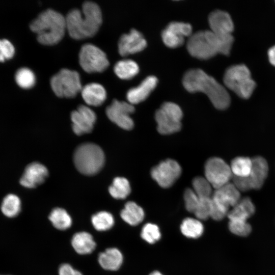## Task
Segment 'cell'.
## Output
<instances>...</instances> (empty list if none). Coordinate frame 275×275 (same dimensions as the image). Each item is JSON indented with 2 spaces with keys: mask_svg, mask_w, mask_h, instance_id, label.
Returning <instances> with one entry per match:
<instances>
[{
  "mask_svg": "<svg viewBox=\"0 0 275 275\" xmlns=\"http://www.w3.org/2000/svg\"><path fill=\"white\" fill-rule=\"evenodd\" d=\"M59 275H82L78 270L73 268L70 264H63L59 268Z\"/></svg>",
  "mask_w": 275,
  "mask_h": 275,
  "instance_id": "ab89813d",
  "label": "cell"
},
{
  "mask_svg": "<svg viewBox=\"0 0 275 275\" xmlns=\"http://www.w3.org/2000/svg\"><path fill=\"white\" fill-rule=\"evenodd\" d=\"M114 70L118 77L122 79H129L135 76L139 71L138 65L134 61L124 59L115 65Z\"/></svg>",
  "mask_w": 275,
  "mask_h": 275,
  "instance_id": "484cf974",
  "label": "cell"
},
{
  "mask_svg": "<svg viewBox=\"0 0 275 275\" xmlns=\"http://www.w3.org/2000/svg\"><path fill=\"white\" fill-rule=\"evenodd\" d=\"M233 40L232 35L221 36L210 30L202 31L189 37L187 49L193 57L205 60L217 53L229 54Z\"/></svg>",
  "mask_w": 275,
  "mask_h": 275,
  "instance_id": "3957f363",
  "label": "cell"
},
{
  "mask_svg": "<svg viewBox=\"0 0 275 275\" xmlns=\"http://www.w3.org/2000/svg\"><path fill=\"white\" fill-rule=\"evenodd\" d=\"M211 198H199L198 204L194 213L197 219L199 220H206L210 217L211 209Z\"/></svg>",
  "mask_w": 275,
  "mask_h": 275,
  "instance_id": "8d00e7d4",
  "label": "cell"
},
{
  "mask_svg": "<svg viewBox=\"0 0 275 275\" xmlns=\"http://www.w3.org/2000/svg\"><path fill=\"white\" fill-rule=\"evenodd\" d=\"M184 200L186 209L189 212L194 213L199 201V198L193 189L187 188L184 193Z\"/></svg>",
  "mask_w": 275,
  "mask_h": 275,
  "instance_id": "74e56055",
  "label": "cell"
},
{
  "mask_svg": "<svg viewBox=\"0 0 275 275\" xmlns=\"http://www.w3.org/2000/svg\"><path fill=\"white\" fill-rule=\"evenodd\" d=\"M98 261L104 269L115 271L122 264L123 256L121 251L116 248H108L99 254Z\"/></svg>",
  "mask_w": 275,
  "mask_h": 275,
  "instance_id": "7402d4cb",
  "label": "cell"
},
{
  "mask_svg": "<svg viewBox=\"0 0 275 275\" xmlns=\"http://www.w3.org/2000/svg\"><path fill=\"white\" fill-rule=\"evenodd\" d=\"M149 275H163V274L158 271H154L152 272Z\"/></svg>",
  "mask_w": 275,
  "mask_h": 275,
  "instance_id": "b9f144b4",
  "label": "cell"
},
{
  "mask_svg": "<svg viewBox=\"0 0 275 275\" xmlns=\"http://www.w3.org/2000/svg\"><path fill=\"white\" fill-rule=\"evenodd\" d=\"M252 158L239 156L234 158L230 165L233 177L243 178L248 177L252 168Z\"/></svg>",
  "mask_w": 275,
  "mask_h": 275,
  "instance_id": "4316f807",
  "label": "cell"
},
{
  "mask_svg": "<svg viewBox=\"0 0 275 275\" xmlns=\"http://www.w3.org/2000/svg\"><path fill=\"white\" fill-rule=\"evenodd\" d=\"M48 175V170L44 165L34 162L26 167L19 182L23 187L35 188L42 184Z\"/></svg>",
  "mask_w": 275,
  "mask_h": 275,
  "instance_id": "ac0fdd59",
  "label": "cell"
},
{
  "mask_svg": "<svg viewBox=\"0 0 275 275\" xmlns=\"http://www.w3.org/2000/svg\"><path fill=\"white\" fill-rule=\"evenodd\" d=\"M252 168L249 175L243 178L233 177V183L240 191L259 189L263 186L268 173L266 160L261 156L252 158Z\"/></svg>",
  "mask_w": 275,
  "mask_h": 275,
  "instance_id": "30bf717a",
  "label": "cell"
},
{
  "mask_svg": "<svg viewBox=\"0 0 275 275\" xmlns=\"http://www.w3.org/2000/svg\"><path fill=\"white\" fill-rule=\"evenodd\" d=\"M15 52L12 43L6 39H0V61L12 58Z\"/></svg>",
  "mask_w": 275,
  "mask_h": 275,
  "instance_id": "f35d334b",
  "label": "cell"
},
{
  "mask_svg": "<svg viewBox=\"0 0 275 275\" xmlns=\"http://www.w3.org/2000/svg\"><path fill=\"white\" fill-rule=\"evenodd\" d=\"M94 228L99 231H104L112 228L115 221L113 215L107 211H102L94 214L91 218Z\"/></svg>",
  "mask_w": 275,
  "mask_h": 275,
  "instance_id": "1f68e13d",
  "label": "cell"
},
{
  "mask_svg": "<svg viewBox=\"0 0 275 275\" xmlns=\"http://www.w3.org/2000/svg\"><path fill=\"white\" fill-rule=\"evenodd\" d=\"M71 244L74 250L80 255L91 253L96 245L92 235L87 232L75 233L72 238Z\"/></svg>",
  "mask_w": 275,
  "mask_h": 275,
  "instance_id": "cb8c5ba5",
  "label": "cell"
},
{
  "mask_svg": "<svg viewBox=\"0 0 275 275\" xmlns=\"http://www.w3.org/2000/svg\"><path fill=\"white\" fill-rule=\"evenodd\" d=\"M228 228L231 233L241 237L249 235L252 231L250 224L247 221L243 220H229Z\"/></svg>",
  "mask_w": 275,
  "mask_h": 275,
  "instance_id": "d590c367",
  "label": "cell"
},
{
  "mask_svg": "<svg viewBox=\"0 0 275 275\" xmlns=\"http://www.w3.org/2000/svg\"><path fill=\"white\" fill-rule=\"evenodd\" d=\"M71 119L73 131L76 134L80 135L91 132L96 120V115L88 106L80 105L71 113Z\"/></svg>",
  "mask_w": 275,
  "mask_h": 275,
  "instance_id": "2e32d148",
  "label": "cell"
},
{
  "mask_svg": "<svg viewBox=\"0 0 275 275\" xmlns=\"http://www.w3.org/2000/svg\"><path fill=\"white\" fill-rule=\"evenodd\" d=\"M109 193L117 199H124L130 193L131 188L128 181L124 177H116L109 186Z\"/></svg>",
  "mask_w": 275,
  "mask_h": 275,
  "instance_id": "f546056e",
  "label": "cell"
},
{
  "mask_svg": "<svg viewBox=\"0 0 275 275\" xmlns=\"http://www.w3.org/2000/svg\"><path fill=\"white\" fill-rule=\"evenodd\" d=\"M30 27L37 34L38 42L47 45L58 43L64 37L67 29L65 17L51 9L40 13L30 23Z\"/></svg>",
  "mask_w": 275,
  "mask_h": 275,
  "instance_id": "277c9868",
  "label": "cell"
},
{
  "mask_svg": "<svg viewBox=\"0 0 275 275\" xmlns=\"http://www.w3.org/2000/svg\"><path fill=\"white\" fill-rule=\"evenodd\" d=\"M268 56L270 63L275 66V46L269 49Z\"/></svg>",
  "mask_w": 275,
  "mask_h": 275,
  "instance_id": "60d3db41",
  "label": "cell"
},
{
  "mask_svg": "<svg viewBox=\"0 0 275 275\" xmlns=\"http://www.w3.org/2000/svg\"><path fill=\"white\" fill-rule=\"evenodd\" d=\"M82 97L89 105H101L106 98V92L100 84L92 82L85 85L81 90Z\"/></svg>",
  "mask_w": 275,
  "mask_h": 275,
  "instance_id": "44dd1931",
  "label": "cell"
},
{
  "mask_svg": "<svg viewBox=\"0 0 275 275\" xmlns=\"http://www.w3.org/2000/svg\"><path fill=\"white\" fill-rule=\"evenodd\" d=\"M79 63L82 69L88 73L101 72L109 66L105 52L90 43L81 46L79 53Z\"/></svg>",
  "mask_w": 275,
  "mask_h": 275,
  "instance_id": "8fae6325",
  "label": "cell"
},
{
  "mask_svg": "<svg viewBox=\"0 0 275 275\" xmlns=\"http://www.w3.org/2000/svg\"><path fill=\"white\" fill-rule=\"evenodd\" d=\"M255 211L252 200L248 197L241 199L238 203L230 209L227 215L229 220L247 221Z\"/></svg>",
  "mask_w": 275,
  "mask_h": 275,
  "instance_id": "603a6c76",
  "label": "cell"
},
{
  "mask_svg": "<svg viewBox=\"0 0 275 275\" xmlns=\"http://www.w3.org/2000/svg\"><path fill=\"white\" fill-rule=\"evenodd\" d=\"M240 191L232 182L215 189L211 196L210 217L215 221L222 220L229 211L241 199Z\"/></svg>",
  "mask_w": 275,
  "mask_h": 275,
  "instance_id": "8992f818",
  "label": "cell"
},
{
  "mask_svg": "<svg viewBox=\"0 0 275 275\" xmlns=\"http://www.w3.org/2000/svg\"><path fill=\"white\" fill-rule=\"evenodd\" d=\"M147 46V42L143 35L135 29H131L128 34L122 35L118 42V51L122 56L139 52Z\"/></svg>",
  "mask_w": 275,
  "mask_h": 275,
  "instance_id": "e0dca14e",
  "label": "cell"
},
{
  "mask_svg": "<svg viewBox=\"0 0 275 275\" xmlns=\"http://www.w3.org/2000/svg\"><path fill=\"white\" fill-rule=\"evenodd\" d=\"M192 184L193 190L199 198L211 197L212 186L205 177L198 176L195 178Z\"/></svg>",
  "mask_w": 275,
  "mask_h": 275,
  "instance_id": "836d02e7",
  "label": "cell"
},
{
  "mask_svg": "<svg viewBox=\"0 0 275 275\" xmlns=\"http://www.w3.org/2000/svg\"><path fill=\"white\" fill-rule=\"evenodd\" d=\"M66 28L69 36L75 39L91 37L98 31L102 21L99 6L92 1H86L81 11L74 9L65 17Z\"/></svg>",
  "mask_w": 275,
  "mask_h": 275,
  "instance_id": "6da1fadb",
  "label": "cell"
},
{
  "mask_svg": "<svg viewBox=\"0 0 275 275\" xmlns=\"http://www.w3.org/2000/svg\"><path fill=\"white\" fill-rule=\"evenodd\" d=\"M225 86L242 98H249L256 86L249 69L244 65L229 68L224 76Z\"/></svg>",
  "mask_w": 275,
  "mask_h": 275,
  "instance_id": "52a82bcc",
  "label": "cell"
},
{
  "mask_svg": "<svg viewBox=\"0 0 275 275\" xmlns=\"http://www.w3.org/2000/svg\"><path fill=\"white\" fill-rule=\"evenodd\" d=\"M180 228L182 234L189 238H198L204 232V226L200 220L191 217L184 219Z\"/></svg>",
  "mask_w": 275,
  "mask_h": 275,
  "instance_id": "83f0119b",
  "label": "cell"
},
{
  "mask_svg": "<svg viewBox=\"0 0 275 275\" xmlns=\"http://www.w3.org/2000/svg\"><path fill=\"white\" fill-rule=\"evenodd\" d=\"M49 219L58 230H65L72 225V219L68 212L61 208L53 209L49 215Z\"/></svg>",
  "mask_w": 275,
  "mask_h": 275,
  "instance_id": "f1b7e54d",
  "label": "cell"
},
{
  "mask_svg": "<svg viewBox=\"0 0 275 275\" xmlns=\"http://www.w3.org/2000/svg\"><path fill=\"white\" fill-rule=\"evenodd\" d=\"M141 236L147 242L153 244L160 239L161 233L157 225L147 223L142 229Z\"/></svg>",
  "mask_w": 275,
  "mask_h": 275,
  "instance_id": "e575fe53",
  "label": "cell"
},
{
  "mask_svg": "<svg viewBox=\"0 0 275 275\" xmlns=\"http://www.w3.org/2000/svg\"><path fill=\"white\" fill-rule=\"evenodd\" d=\"M181 168L175 160L168 159L152 168V178L163 188L171 186L180 176Z\"/></svg>",
  "mask_w": 275,
  "mask_h": 275,
  "instance_id": "4fadbf2b",
  "label": "cell"
},
{
  "mask_svg": "<svg viewBox=\"0 0 275 275\" xmlns=\"http://www.w3.org/2000/svg\"><path fill=\"white\" fill-rule=\"evenodd\" d=\"M204 173L205 178L215 189L230 182L233 178L230 165L217 157L210 158L207 160Z\"/></svg>",
  "mask_w": 275,
  "mask_h": 275,
  "instance_id": "7c38bea8",
  "label": "cell"
},
{
  "mask_svg": "<svg viewBox=\"0 0 275 275\" xmlns=\"http://www.w3.org/2000/svg\"><path fill=\"white\" fill-rule=\"evenodd\" d=\"M182 83L189 92L205 94L217 109H225L230 105V97L225 87L202 70L187 71L183 76Z\"/></svg>",
  "mask_w": 275,
  "mask_h": 275,
  "instance_id": "7a4b0ae2",
  "label": "cell"
},
{
  "mask_svg": "<svg viewBox=\"0 0 275 275\" xmlns=\"http://www.w3.org/2000/svg\"><path fill=\"white\" fill-rule=\"evenodd\" d=\"M182 116V110L177 104L171 102L163 103L155 114L158 131L162 134L178 131L181 129Z\"/></svg>",
  "mask_w": 275,
  "mask_h": 275,
  "instance_id": "9c48e42d",
  "label": "cell"
},
{
  "mask_svg": "<svg viewBox=\"0 0 275 275\" xmlns=\"http://www.w3.org/2000/svg\"><path fill=\"white\" fill-rule=\"evenodd\" d=\"M192 27L187 23L174 21L170 23L161 33L162 40L170 48H176L182 45L185 37L192 34Z\"/></svg>",
  "mask_w": 275,
  "mask_h": 275,
  "instance_id": "9a60e30c",
  "label": "cell"
},
{
  "mask_svg": "<svg viewBox=\"0 0 275 275\" xmlns=\"http://www.w3.org/2000/svg\"><path fill=\"white\" fill-rule=\"evenodd\" d=\"M105 160L102 149L94 143L80 145L75 149L73 161L76 169L81 174L91 176L98 173L102 168Z\"/></svg>",
  "mask_w": 275,
  "mask_h": 275,
  "instance_id": "5b68a950",
  "label": "cell"
},
{
  "mask_svg": "<svg viewBox=\"0 0 275 275\" xmlns=\"http://www.w3.org/2000/svg\"><path fill=\"white\" fill-rule=\"evenodd\" d=\"M21 209L19 198L12 194L7 195L3 199L1 210L5 215L13 217L18 214Z\"/></svg>",
  "mask_w": 275,
  "mask_h": 275,
  "instance_id": "4dcf8cb0",
  "label": "cell"
},
{
  "mask_svg": "<svg viewBox=\"0 0 275 275\" xmlns=\"http://www.w3.org/2000/svg\"><path fill=\"white\" fill-rule=\"evenodd\" d=\"M157 84L155 76L146 77L138 86L129 89L126 94L127 99L131 104H135L145 100L155 89Z\"/></svg>",
  "mask_w": 275,
  "mask_h": 275,
  "instance_id": "ffe728a7",
  "label": "cell"
},
{
  "mask_svg": "<svg viewBox=\"0 0 275 275\" xmlns=\"http://www.w3.org/2000/svg\"><path fill=\"white\" fill-rule=\"evenodd\" d=\"M134 112L133 105L129 102L114 99L106 108L108 118L120 127L131 129L134 125L130 115Z\"/></svg>",
  "mask_w": 275,
  "mask_h": 275,
  "instance_id": "5bb4252c",
  "label": "cell"
},
{
  "mask_svg": "<svg viewBox=\"0 0 275 275\" xmlns=\"http://www.w3.org/2000/svg\"><path fill=\"white\" fill-rule=\"evenodd\" d=\"M120 215L124 222L134 226L143 222L145 217V212L143 208L136 203L129 201L125 205L121 211Z\"/></svg>",
  "mask_w": 275,
  "mask_h": 275,
  "instance_id": "d4e9b609",
  "label": "cell"
},
{
  "mask_svg": "<svg viewBox=\"0 0 275 275\" xmlns=\"http://www.w3.org/2000/svg\"><path fill=\"white\" fill-rule=\"evenodd\" d=\"M15 79L17 84L24 89L32 87L35 85L36 81L34 72L26 67L18 69L15 73Z\"/></svg>",
  "mask_w": 275,
  "mask_h": 275,
  "instance_id": "d6a6232c",
  "label": "cell"
},
{
  "mask_svg": "<svg viewBox=\"0 0 275 275\" xmlns=\"http://www.w3.org/2000/svg\"><path fill=\"white\" fill-rule=\"evenodd\" d=\"M210 31L221 36H230L234 29V25L230 15L222 10L211 12L208 17Z\"/></svg>",
  "mask_w": 275,
  "mask_h": 275,
  "instance_id": "d6986e66",
  "label": "cell"
},
{
  "mask_svg": "<svg viewBox=\"0 0 275 275\" xmlns=\"http://www.w3.org/2000/svg\"><path fill=\"white\" fill-rule=\"evenodd\" d=\"M51 89L59 97L73 98L82 88L78 73L68 69H62L52 76Z\"/></svg>",
  "mask_w": 275,
  "mask_h": 275,
  "instance_id": "ba28073f",
  "label": "cell"
}]
</instances>
